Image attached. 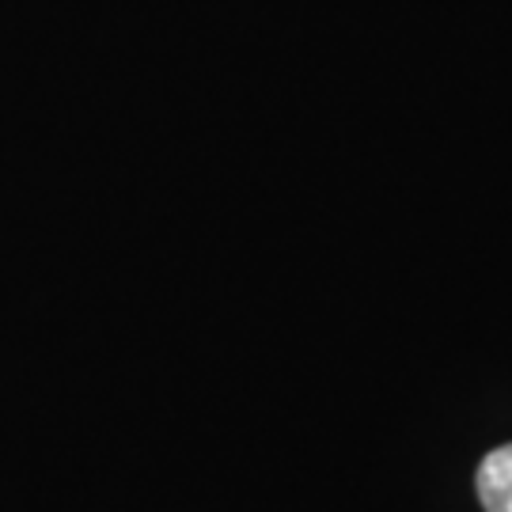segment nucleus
<instances>
[{
  "label": "nucleus",
  "instance_id": "nucleus-1",
  "mask_svg": "<svg viewBox=\"0 0 512 512\" xmlns=\"http://www.w3.org/2000/svg\"><path fill=\"white\" fill-rule=\"evenodd\" d=\"M475 486L486 512H512V444H501L478 463Z\"/></svg>",
  "mask_w": 512,
  "mask_h": 512
}]
</instances>
